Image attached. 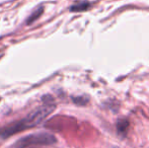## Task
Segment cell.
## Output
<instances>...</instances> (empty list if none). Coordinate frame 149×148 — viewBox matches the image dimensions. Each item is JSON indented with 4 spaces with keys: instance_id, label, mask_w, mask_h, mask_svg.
I'll return each mask as SVG.
<instances>
[{
    "instance_id": "5",
    "label": "cell",
    "mask_w": 149,
    "mask_h": 148,
    "mask_svg": "<svg viewBox=\"0 0 149 148\" xmlns=\"http://www.w3.org/2000/svg\"><path fill=\"white\" fill-rule=\"evenodd\" d=\"M129 127V123L127 120H119V122L117 123V129L120 134H125L128 130Z\"/></svg>"
},
{
    "instance_id": "6",
    "label": "cell",
    "mask_w": 149,
    "mask_h": 148,
    "mask_svg": "<svg viewBox=\"0 0 149 148\" xmlns=\"http://www.w3.org/2000/svg\"><path fill=\"white\" fill-rule=\"evenodd\" d=\"M73 101H74V103H76L77 105H84V104L87 103V101L88 99H83V97H75V99H73Z\"/></svg>"
},
{
    "instance_id": "2",
    "label": "cell",
    "mask_w": 149,
    "mask_h": 148,
    "mask_svg": "<svg viewBox=\"0 0 149 148\" xmlns=\"http://www.w3.org/2000/svg\"><path fill=\"white\" fill-rule=\"evenodd\" d=\"M57 139L54 135L46 132L33 133L18 139L9 148H26L31 145H52L56 143Z\"/></svg>"
},
{
    "instance_id": "1",
    "label": "cell",
    "mask_w": 149,
    "mask_h": 148,
    "mask_svg": "<svg viewBox=\"0 0 149 148\" xmlns=\"http://www.w3.org/2000/svg\"><path fill=\"white\" fill-rule=\"evenodd\" d=\"M55 108H56V106L53 101H47V103L44 104L42 107H40L39 109L31 112V114L28 115L24 119H22V120L18 121V122L14 123L13 125H11V126L4 129L1 133L2 137H8V136H10V135L14 134V133L26 130V129H29V128H33V127L41 124V123L43 122V120H45V119L55 110Z\"/></svg>"
},
{
    "instance_id": "7",
    "label": "cell",
    "mask_w": 149,
    "mask_h": 148,
    "mask_svg": "<svg viewBox=\"0 0 149 148\" xmlns=\"http://www.w3.org/2000/svg\"><path fill=\"white\" fill-rule=\"evenodd\" d=\"M112 148H120V147H118V146H113Z\"/></svg>"
},
{
    "instance_id": "3",
    "label": "cell",
    "mask_w": 149,
    "mask_h": 148,
    "mask_svg": "<svg viewBox=\"0 0 149 148\" xmlns=\"http://www.w3.org/2000/svg\"><path fill=\"white\" fill-rule=\"evenodd\" d=\"M90 7V3L86 1H82L79 2V3H76L74 5H72L70 7V11L72 12H81V11H85Z\"/></svg>"
},
{
    "instance_id": "4",
    "label": "cell",
    "mask_w": 149,
    "mask_h": 148,
    "mask_svg": "<svg viewBox=\"0 0 149 148\" xmlns=\"http://www.w3.org/2000/svg\"><path fill=\"white\" fill-rule=\"evenodd\" d=\"M43 11H44V8L42 7H39V8H37V9L35 10V11L33 12V13L30 15V17L26 19V24H33L35 20H37L38 18L41 16V14L43 13Z\"/></svg>"
}]
</instances>
